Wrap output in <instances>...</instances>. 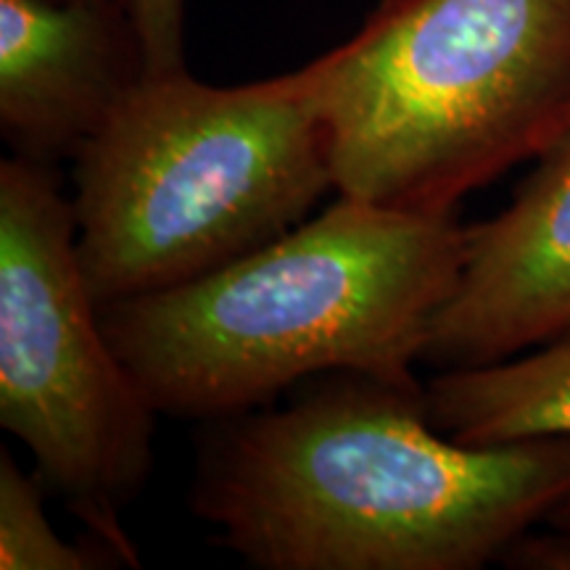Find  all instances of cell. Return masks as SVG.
Here are the masks:
<instances>
[{"label":"cell","mask_w":570,"mask_h":570,"mask_svg":"<svg viewBox=\"0 0 570 570\" xmlns=\"http://www.w3.org/2000/svg\"><path fill=\"white\" fill-rule=\"evenodd\" d=\"M142 77L127 0H0V135L19 159H75Z\"/></svg>","instance_id":"obj_7"},{"label":"cell","mask_w":570,"mask_h":570,"mask_svg":"<svg viewBox=\"0 0 570 570\" xmlns=\"http://www.w3.org/2000/svg\"><path fill=\"white\" fill-rule=\"evenodd\" d=\"M156 412L90 294L51 164H0V425L92 539L138 568L122 512L154 465Z\"/></svg>","instance_id":"obj_5"},{"label":"cell","mask_w":570,"mask_h":570,"mask_svg":"<svg viewBox=\"0 0 570 570\" xmlns=\"http://www.w3.org/2000/svg\"><path fill=\"white\" fill-rule=\"evenodd\" d=\"M425 407L460 444L570 439V333L491 365L441 370L425 386Z\"/></svg>","instance_id":"obj_8"},{"label":"cell","mask_w":570,"mask_h":570,"mask_svg":"<svg viewBox=\"0 0 570 570\" xmlns=\"http://www.w3.org/2000/svg\"><path fill=\"white\" fill-rule=\"evenodd\" d=\"M508 209L465 227V262L420 362L481 367L570 333V132Z\"/></svg>","instance_id":"obj_6"},{"label":"cell","mask_w":570,"mask_h":570,"mask_svg":"<svg viewBox=\"0 0 570 570\" xmlns=\"http://www.w3.org/2000/svg\"><path fill=\"white\" fill-rule=\"evenodd\" d=\"M504 562L515 568L570 570V537H520L504 552Z\"/></svg>","instance_id":"obj_11"},{"label":"cell","mask_w":570,"mask_h":570,"mask_svg":"<svg viewBox=\"0 0 570 570\" xmlns=\"http://www.w3.org/2000/svg\"><path fill=\"white\" fill-rule=\"evenodd\" d=\"M333 188L317 59L238 88L146 75L75 156L90 294L104 309L217 273Z\"/></svg>","instance_id":"obj_3"},{"label":"cell","mask_w":570,"mask_h":570,"mask_svg":"<svg viewBox=\"0 0 570 570\" xmlns=\"http://www.w3.org/2000/svg\"><path fill=\"white\" fill-rule=\"evenodd\" d=\"M462 262L454 212L341 196L244 259L104 306L101 320L159 415L223 420L312 375L420 386L412 367Z\"/></svg>","instance_id":"obj_2"},{"label":"cell","mask_w":570,"mask_h":570,"mask_svg":"<svg viewBox=\"0 0 570 570\" xmlns=\"http://www.w3.org/2000/svg\"><path fill=\"white\" fill-rule=\"evenodd\" d=\"M550 523L554 525V529L558 531H562V533H570V494L562 499V502L558 504V508H554L552 512H550Z\"/></svg>","instance_id":"obj_12"},{"label":"cell","mask_w":570,"mask_h":570,"mask_svg":"<svg viewBox=\"0 0 570 570\" xmlns=\"http://www.w3.org/2000/svg\"><path fill=\"white\" fill-rule=\"evenodd\" d=\"M317 67L338 194L454 212L570 132V0H383Z\"/></svg>","instance_id":"obj_4"},{"label":"cell","mask_w":570,"mask_h":570,"mask_svg":"<svg viewBox=\"0 0 570 570\" xmlns=\"http://www.w3.org/2000/svg\"><path fill=\"white\" fill-rule=\"evenodd\" d=\"M42 475H27L9 452L0 454V568L3 570H85L119 566L106 547L63 541L42 504Z\"/></svg>","instance_id":"obj_9"},{"label":"cell","mask_w":570,"mask_h":570,"mask_svg":"<svg viewBox=\"0 0 570 570\" xmlns=\"http://www.w3.org/2000/svg\"><path fill=\"white\" fill-rule=\"evenodd\" d=\"M570 494V439L473 446L425 386L336 373L288 407L217 420L196 515L262 570H479Z\"/></svg>","instance_id":"obj_1"},{"label":"cell","mask_w":570,"mask_h":570,"mask_svg":"<svg viewBox=\"0 0 570 570\" xmlns=\"http://www.w3.org/2000/svg\"><path fill=\"white\" fill-rule=\"evenodd\" d=\"M138 30L146 75L185 71V0H127Z\"/></svg>","instance_id":"obj_10"}]
</instances>
